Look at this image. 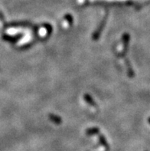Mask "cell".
<instances>
[{"mask_svg":"<svg viewBox=\"0 0 150 151\" xmlns=\"http://www.w3.org/2000/svg\"><path fill=\"white\" fill-rule=\"evenodd\" d=\"M149 124H150V118L149 119Z\"/></svg>","mask_w":150,"mask_h":151,"instance_id":"1","label":"cell"}]
</instances>
